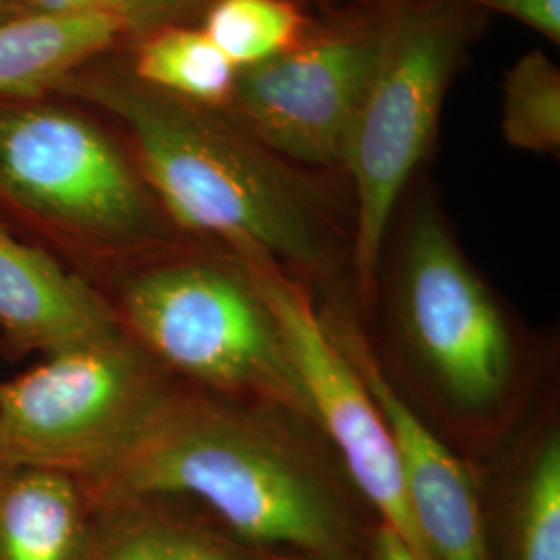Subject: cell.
Masks as SVG:
<instances>
[{
    "label": "cell",
    "instance_id": "cell-1",
    "mask_svg": "<svg viewBox=\"0 0 560 560\" xmlns=\"http://www.w3.org/2000/svg\"><path fill=\"white\" fill-rule=\"evenodd\" d=\"M115 497L180 494L203 502L233 538L342 560L349 527L320 476L264 425L212 405L164 400L96 476Z\"/></svg>",
    "mask_w": 560,
    "mask_h": 560
},
{
    "label": "cell",
    "instance_id": "cell-2",
    "mask_svg": "<svg viewBox=\"0 0 560 560\" xmlns=\"http://www.w3.org/2000/svg\"><path fill=\"white\" fill-rule=\"evenodd\" d=\"M94 96L129 125L145 179L180 226L229 243L241 264L320 266L310 201L249 133L129 88Z\"/></svg>",
    "mask_w": 560,
    "mask_h": 560
},
{
    "label": "cell",
    "instance_id": "cell-3",
    "mask_svg": "<svg viewBox=\"0 0 560 560\" xmlns=\"http://www.w3.org/2000/svg\"><path fill=\"white\" fill-rule=\"evenodd\" d=\"M122 307L140 339L183 374L312 418L279 326L241 264L145 272L125 291Z\"/></svg>",
    "mask_w": 560,
    "mask_h": 560
},
{
    "label": "cell",
    "instance_id": "cell-4",
    "mask_svg": "<svg viewBox=\"0 0 560 560\" xmlns=\"http://www.w3.org/2000/svg\"><path fill=\"white\" fill-rule=\"evenodd\" d=\"M463 44L453 11H405L386 32L381 57L349 125L340 164L358 196L353 261L370 293L382 243L405 185L428 152Z\"/></svg>",
    "mask_w": 560,
    "mask_h": 560
},
{
    "label": "cell",
    "instance_id": "cell-5",
    "mask_svg": "<svg viewBox=\"0 0 560 560\" xmlns=\"http://www.w3.org/2000/svg\"><path fill=\"white\" fill-rule=\"evenodd\" d=\"M164 399L119 337L52 353L0 384V467L98 476Z\"/></svg>",
    "mask_w": 560,
    "mask_h": 560
},
{
    "label": "cell",
    "instance_id": "cell-6",
    "mask_svg": "<svg viewBox=\"0 0 560 560\" xmlns=\"http://www.w3.org/2000/svg\"><path fill=\"white\" fill-rule=\"evenodd\" d=\"M399 320L413 355L455 405L483 411L506 395L515 372L509 326L432 212L418 214L407 237Z\"/></svg>",
    "mask_w": 560,
    "mask_h": 560
},
{
    "label": "cell",
    "instance_id": "cell-7",
    "mask_svg": "<svg viewBox=\"0 0 560 560\" xmlns=\"http://www.w3.org/2000/svg\"><path fill=\"white\" fill-rule=\"evenodd\" d=\"M241 266L279 326L280 339L310 402L312 420L320 423L337 446L351 480L378 511L382 525L430 560L407 506L393 434L360 372L316 314L312 300L280 268L270 264Z\"/></svg>",
    "mask_w": 560,
    "mask_h": 560
},
{
    "label": "cell",
    "instance_id": "cell-8",
    "mask_svg": "<svg viewBox=\"0 0 560 560\" xmlns=\"http://www.w3.org/2000/svg\"><path fill=\"white\" fill-rule=\"evenodd\" d=\"M0 189L21 206L104 240L150 226L140 183L96 127L48 108L0 110Z\"/></svg>",
    "mask_w": 560,
    "mask_h": 560
},
{
    "label": "cell",
    "instance_id": "cell-9",
    "mask_svg": "<svg viewBox=\"0 0 560 560\" xmlns=\"http://www.w3.org/2000/svg\"><path fill=\"white\" fill-rule=\"evenodd\" d=\"M384 32L305 42L237 71L233 104L247 133L307 164H337Z\"/></svg>",
    "mask_w": 560,
    "mask_h": 560
},
{
    "label": "cell",
    "instance_id": "cell-10",
    "mask_svg": "<svg viewBox=\"0 0 560 560\" xmlns=\"http://www.w3.org/2000/svg\"><path fill=\"white\" fill-rule=\"evenodd\" d=\"M328 328L388 423L407 506L430 560H490L480 494L469 469L400 397L358 332L349 326Z\"/></svg>",
    "mask_w": 560,
    "mask_h": 560
},
{
    "label": "cell",
    "instance_id": "cell-11",
    "mask_svg": "<svg viewBox=\"0 0 560 560\" xmlns=\"http://www.w3.org/2000/svg\"><path fill=\"white\" fill-rule=\"evenodd\" d=\"M0 326L20 349L50 355L119 337L104 303L80 279L2 229Z\"/></svg>",
    "mask_w": 560,
    "mask_h": 560
},
{
    "label": "cell",
    "instance_id": "cell-12",
    "mask_svg": "<svg viewBox=\"0 0 560 560\" xmlns=\"http://www.w3.org/2000/svg\"><path fill=\"white\" fill-rule=\"evenodd\" d=\"M88 513L69 474L7 467L0 474V560H88Z\"/></svg>",
    "mask_w": 560,
    "mask_h": 560
},
{
    "label": "cell",
    "instance_id": "cell-13",
    "mask_svg": "<svg viewBox=\"0 0 560 560\" xmlns=\"http://www.w3.org/2000/svg\"><path fill=\"white\" fill-rule=\"evenodd\" d=\"M125 27V15L98 9L78 15H30L0 25V92H30L102 52Z\"/></svg>",
    "mask_w": 560,
    "mask_h": 560
},
{
    "label": "cell",
    "instance_id": "cell-14",
    "mask_svg": "<svg viewBox=\"0 0 560 560\" xmlns=\"http://www.w3.org/2000/svg\"><path fill=\"white\" fill-rule=\"evenodd\" d=\"M237 71L198 30L162 32L141 46L136 60L141 80L208 106L233 98Z\"/></svg>",
    "mask_w": 560,
    "mask_h": 560
},
{
    "label": "cell",
    "instance_id": "cell-15",
    "mask_svg": "<svg viewBox=\"0 0 560 560\" xmlns=\"http://www.w3.org/2000/svg\"><path fill=\"white\" fill-rule=\"evenodd\" d=\"M303 15L289 0H219L201 30L237 69L298 46Z\"/></svg>",
    "mask_w": 560,
    "mask_h": 560
},
{
    "label": "cell",
    "instance_id": "cell-16",
    "mask_svg": "<svg viewBox=\"0 0 560 560\" xmlns=\"http://www.w3.org/2000/svg\"><path fill=\"white\" fill-rule=\"evenodd\" d=\"M502 94L504 140L525 152H559V67L540 50H532L511 67Z\"/></svg>",
    "mask_w": 560,
    "mask_h": 560
},
{
    "label": "cell",
    "instance_id": "cell-17",
    "mask_svg": "<svg viewBox=\"0 0 560 560\" xmlns=\"http://www.w3.org/2000/svg\"><path fill=\"white\" fill-rule=\"evenodd\" d=\"M88 560H301L203 527L177 521L145 520L117 529ZM307 560V559H305Z\"/></svg>",
    "mask_w": 560,
    "mask_h": 560
},
{
    "label": "cell",
    "instance_id": "cell-18",
    "mask_svg": "<svg viewBox=\"0 0 560 560\" xmlns=\"http://www.w3.org/2000/svg\"><path fill=\"white\" fill-rule=\"evenodd\" d=\"M513 560H560V439L550 430L523 465L513 501Z\"/></svg>",
    "mask_w": 560,
    "mask_h": 560
},
{
    "label": "cell",
    "instance_id": "cell-19",
    "mask_svg": "<svg viewBox=\"0 0 560 560\" xmlns=\"http://www.w3.org/2000/svg\"><path fill=\"white\" fill-rule=\"evenodd\" d=\"M529 25L548 40L560 42V0H465Z\"/></svg>",
    "mask_w": 560,
    "mask_h": 560
},
{
    "label": "cell",
    "instance_id": "cell-20",
    "mask_svg": "<svg viewBox=\"0 0 560 560\" xmlns=\"http://www.w3.org/2000/svg\"><path fill=\"white\" fill-rule=\"evenodd\" d=\"M32 15L44 18H62L78 15L98 9H115L119 11V0H21Z\"/></svg>",
    "mask_w": 560,
    "mask_h": 560
},
{
    "label": "cell",
    "instance_id": "cell-21",
    "mask_svg": "<svg viewBox=\"0 0 560 560\" xmlns=\"http://www.w3.org/2000/svg\"><path fill=\"white\" fill-rule=\"evenodd\" d=\"M374 560H425L390 527L381 525L374 541Z\"/></svg>",
    "mask_w": 560,
    "mask_h": 560
},
{
    "label": "cell",
    "instance_id": "cell-22",
    "mask_svg": "<svg viewBox=\"0 0 560 560\" xmlns=\"http://www.w3.org/2000/svg\"><path fill=\"white\" fill-rule=\"evenodd\" d=\"M177 0H119L120 9H129V11H152V9H161L168 7Z\"/></svg>",
    "mask_w": 560,
    "mask_h": 560
},
{
    "label": "cell",
    "instance_id": "cell-23",
    "mask_svg": "<svg viewBox=\"0 0 560 560\" xmlns=\"http://www.w3.org/2000/svg\"><path fill=\"white\" fill-rule=\"evenodd\" d=\"M4 4H7V0H0V11L4 9Z\"/></svg>",
    "mask_w": 560,
    "mask_h": 560
}]
</instances>
